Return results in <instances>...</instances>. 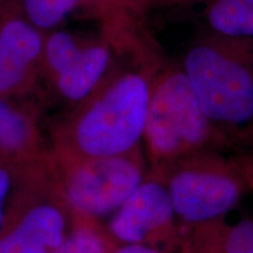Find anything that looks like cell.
<instances>
[{"label":"cell","mask_w":253,"mask_h":253,"mask_svg":"<svg viewBox=\"0 0 253 253\" xmlns=\"http://www.w3.org/2000/svg\"><path fill=\"white\" fill-rule=\"evenodd\" d=\"M50 158L49 137L41 129L38 107L0 96V161L30 163Z\"/></svg>","instance_id":"cell-9"},{"label":"cell","mask_w":253,"mask_h":253,"mask_svg":"<svg viewBox=\"0 0 253 253\" xmlns=\"http://www.w3.org/2000/svg\"><path fill=\"white\" fill-rule=\"evenodd\" d=\"M118 245L102 221L74 214L67 238L53 253H113Z\"/></svg>","instance_id":"cell-13"},{"label":"cell","mask_w":253,"mask_h":253,"mask_svg":"<svg viewBox=\"0 0 253 253\" xmlns=\"http://www.w3.org/2000/svg\"><path fill=\"white\" fill-rule=\"evenodd\" d=\"M214 126L188 77L167 75L153 86L144 137L149 173L160 175L173 164L208 153Z\"/></svg>","instance_id":"cell-2"},{"label":"cell","mask_w":253,"mask_h":253,"mask_svg":"<svg viewBox=\"0 0 253 253\" xmlns=\"http://www.w3.org/2000/svg\"><path fill=\"white\" fill-rule=\"evenodd\" d=\"M209 23L223 36L253 37V0H217L209 12Z\"/></svg>","instance_id":"cell-14"},{"label":"cell","mask_w":253,"mask_h":253,"mask_svg":"<svg viewBox=\"0 0 253 253\" xmlns=\"http://www.w3.org/2000/svg\"><path fill=\"white\" fill-rule=\"evenodd\" d=\"M113 253H164L160 250L144 245L136 244H119Z\"/></svg>","instance_id":"cell-17"},{"label":"cell","mask_w":253,"mask_h":253,"mask_svg":"<svg viewBox=\"0 0 253 253\" xmlns=\"http://www.w3.org/2000/svg\"><path fill=\"white\" fill-rule=\"evenodd\" d=\"M185 75L212 125L243 128L253 122V75L213 47L189 52Z\"/></svg>","instance_id":"cell-5"},{"label":"cell","mask_w":253,"mask_h":253,"mask_svg":"<svg viewBox=\"0 0 253 253\" xmlns=\"http://www.w3.org/2000/svg\"><path fill=\"white\" fill-rule=\"evenodd\" d=\"M153 90L141 72L106 80L49 130L52 157L84 160L119 156L141 149Z\"/></svg>","instance_id":"cell-1"},{"label":"cell","mask_w":253,"mask_h":253,"mask_svg":"<svg viewBox=\"0 0 253 253\" xmlns=\"http://www.w3.org/2000/svg\"><path fill=\"white\" fill-rule=\"evenodd\" d=\"M235 162L238 166L243 177H244L248 188L253 191V155L243 158V160L235 161Z\"/></svg>","instance_id":"cell-16"},{"label":"cell","mask_w":253,"mask_h":253,"mask_svg":"<svg viewBox=\"0 0 253 253\" xmlns=\"http://www.w3.org/2000/svg\"><path fill=\"white\" fill-rule=\"evenodd\" d=\"M181 253H253V218L184 227Z\"/></svg>","instance_id":"cell-12"},{"label":"cell","mask_w":253,"mask_h":253,"mask_svg":"<svg viewBox=\"0 0 253 253\" xmlns=\"http://www.w3.org/2000/svg\"><path fill=\"white\" fill-rule=\"evenodd\" d=\"M45 33L13 9L0 13V96L25 101L41 77Z\"/></svg>","instance_id":"cell-7"},{"label":"cell","mask_w":253,"mask_h":253,"mask_svg":"<svg viewBox=\"0 0 253 253\" xmlns=\"http://www.w3.org/2000/svg\"><path fill=\"white\" fill-rule=\"evenodd\" d=\"M52 168L73 214L101 221L112 216L149 173L141 149L119 156L84 160L52 157Z\"/></svg>","instance_id":"cell-3"},{"label":"cell","mask_w":253,"mask_h":253,"mask_svg":"<svg viewBox=\"0 0 253 253\" xmlns=\"http://www.w3.org/2000/svg\"><path fill=\"white\" fill-rule=\"evenodd\" d=\"M73 221L74 214L54 181L0 236V253H53L67 238Z\"/></svg>","instance_id":"cell-8"},{"label":"cell","mask_w":253,"mask_h":253,"mask_svg":"<svg viewBox=\"0 0 253 253\" xmlns=\"http://www.w3.org/2000/svg\"><path fill=\"white\" fill-rule=\"evenodd\" d=\"M2 2H4V0H0V7H2ZM1 12V11H0Z\"/></svg>","instance_id":"cell-18"},{"label":"cell","mask_w":253,"mask_h":253,"mask_svg":"<svg viewBox=\"0 0 253 253\" xmlns=\"http://www.w3.org/2000/svg\"><path fill=\"white\" fill-rule=\"evenodd\" d=\"M96 0H19V13L43 33L61 26L78 8Z\"/></svg>","instance_id":"cell-15"},{"label":"cell","mask_w":253,"mask_h":253,"mask_svg":"<svg viewBox=\"0 0 253 253\" xmlns=\"http://www.w3.org/2000/svg\"><path fill=\"white\" fill-rule=\"evenodd\" d=\"M52 158L43 162L0 161V236L36 196L54 183Z\"/></svg>","instance_id":"cell-11"},{"label":"cell","mask_w":253,"mask_h":253,"mask_svg":"<svg viewBox=\"0 0 253 253\" xmlns=\"http://www.w3.org/2000/svg\"><path fill=\"white\" fill-rule=\"evenodd\" d=\"M112 62L109 47L101 42L84 43L79 54L61 72L48 80L55 97L67 114L84 102L106 81Z\"/></svg>","instance_id":"cell-10"},{"label":"cell","mask_w":253,"mask_h":253,"mask_svg":"<svg viewBox=\"0 0 253 253\" xmlns=\"http://www.w3.org/2000/svg\"><path fill=\"white\" fill-rule=\"evenodd\" d=\"M154 176L167 184L177 219L184 227L224 219L249 190L236 162H226L209 151Z\"/></svg>","instance_id":"cell-4"},{"label":"cell","mask_w":253,"mask_h":253,"mask_svg":"<svg viewBox=\"0 0 253 253\" xmlns=\"http://www.w3.org/2000/svg\"><path fill=\"white\" fill-rule=\"evenodd\" d=\"M106 226L119 244L144 245L164 253H181L184 244L183 226L167 184L151 173L110 216Z\"/></svg>","instance_id":"cell-6"}]
</instances>
